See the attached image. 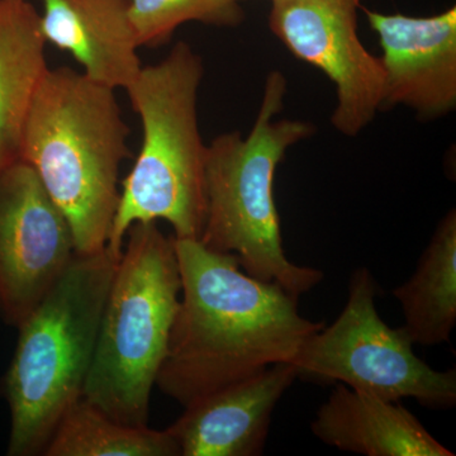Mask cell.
Instances as JSON below:
<instances>
[{
  "label": "cell",
  "instance_id": "obj_1",
  "mask_svg": "<svg viewBox=\"0 0 456 456\" xmlns=\"http://www.w3.org/2000/svg\"><path fill=\"white\" fill-rule=\"evenodd\" d=\"M182 293L156 386L183 407L279 362H293L325 326L301 316L298 299L251 277L235 255L176 240Z\"/></svg>",
  "mask_w": 456,
  "mask_h": 456
},
{
  "label": "cell",
  "instance_id": "obj_2",
  "mask_svg": "<svg viewBox=\"0 0 456 456\" xmlns=\"http://www.w3.org/2000/svg\"><path fill=\"white\" fill-rule=\"evenodd\" d=\"M128 137L116 89L66 66L47 69L27 116L20 161L64 213L77 254L107 248Z\"/></svg>",
  "mask_w": 456,
  "mask_h": 456
},
{
  "label": "cell",
  "instance_id": "obj_3",
  "mask_svg": "<svg viewBox=\"0 0 456 456\" xmlns=\"http://www.w3.org/2000/svg\"><path fill=\"white\" fill-rule=\"evenodd\" d=\"M118 260L107 248L75 255L17 327L16 350L2 379L11 415L9 456L44 455L60 419L82 397Z\"/></svg>",
  "mask_w": 456,
  "mask_h": 456
},
{
  "label": "cell",
  "instance_id": "obj_4",
  "mask_svg": "<svg viewBox=\"0 0 456 456\" xmlns=\"http://www.w3.org/2000/svg\"><path fill=\"white\" fill-rule=\"evenodd\" d=\"M202 57L179 41L126 89L142 126V143L122 182L107 248L121 257L128 230L167 221L176 240H200L206 222L207 145L198 122Z\"/></svg>",
  "mask_w": 456,
  "mask_h": 456
},
{
  "label": "cell",
  "instance_id": "obj_5",
  "mask_svg": "<svg viewBox=\"0 0 456 456\" xmlns=\"http://www.w3.org/2000/svg\"><path fill=\"white\" fill-rule=\"evenodd\" d=\"M285 93L284 75L273 71L250 134L244 139L240 132H227L207 145V212L200 241L235 255L248 275L274 281L299 298L322 281L323 273L288 259L273 188L287 150L316 130L310 122L275 119Z\"/></svg>",
  "mask_w": 456,
  "mask_h": 456
},
{
  "label": "cell",
  "instance_id": "obj_6",
  "mask_svg": "<svg viewBox=\"0 0 456 456\" xmlns=\"http://www.w3.org/2000/svg\"><path fill=\"white\" fill-rule=\"evenodd\" d=\"M180 293L174 236L165 235L158 222L134 224L117 263L83 391L116 421L147 426Z\"/></svg>",
  "mask_w": 456,
  "mask_h": 456
},
{
  "label": "cell",
  "instance_id": "obj_7",
  "mask_svg": "<svg viewBox=\"0 0 456 456\" xmlns=\"http://www.w3.org/2000/svg\"><path fill=\"white\" fill-rule=\"evenodd\" d=\"M377 281L367 268L351 274L344 310L310 336L293 364L298 378L341 383L386 401L413 398L431 410L456 403V371L436 370L413 351L403 327L392 329L378 314Z\"/></svg>",
  "mask_w": 456,
  "mask_h": 456
},
{
  "label": "cell",
  "instance_id": "obj_8",
  "mask_svg": "<svg viewBox=\"0 0 456 456\" xmlns=\"http://www.w3.org/2000/svg\"><path fill=\"white\" fill-rule=\"evenodd\" d=\"M362 0H272L269 28L293 56L331 80L338 103L332 126L354 137L382 110L384 70L380 57L358 35Z\"/></svg>",
  "mask_w": 456,
  "mask_h": 456
},
{
  "label": "cell",
  "instance_id": "obj_9",
  "mask_svg": "<svg viewBox=\"0 0 456 456\" xmlns=\"http://www.w3.org/2000/svg\"><path fill=\"white\" fill-rule=\"evenodd\" d=\"M77 250L70 224L23 161L0 174V318L25 321Z\"/></svg>",
  "mask_w": 456,
  "mask_h": 456
},
{
  "label": "cell",
  "instance_id": "obj_10",
  "mask_svg": "<svg viewBox=\"0 0 456 456\" xmlns=\"http://www.w3.org/2000/svg\"><path fill=\"white\" fill-rule=\"evenodd\" d=\"M379 37L382 110L403 106L430 121L456 107V8L431 17L383 14L364 8Z\"/></svg>",
  "mask_w": 456,
  "mask_h": 456
},
{
  "label": "cell",
  "instance_id": "obj_11",
  "mask_svg": "<svg viewBox=\"0 0 456 456\" xmlns=\"http://www.w3.org/2000/svg\"><path fill=\"white\" fill-rule=\"evenodd\" d=\"M297 378L293 362H279L184 407L167 428L180 456L261 455L273 412Z\"/></svg>",
  "mask_w": 456,
  "mask_h": 456
},
{
  "label": "cell",
  "instance_id": "obj_12",
  "mask_svg": "<svg viewBox=\"0 0 456 456\" xmlns=\"http://www.w3.org/2000/svg\"><path fill=\"white\" fill-rule=\"evenodd\" d=\"M36 2L42 7V37L70 53L89 79L116 90L136 79L142 64L127 0Z\"/></svg>",
  "mask_w": 456,
  "mask_h": 456
},
{
  "label": "cell",
  "instance_id": "obj_13",
  "mask_svg": "<svg viewBox=\"0 0 456 456\" xmlns=\"http://www.w3.org/2000/svg\"><path fill=\"white\" fill-rule=\"evenodd\" d=\"M314 436L365 456H454L399 402L336 383L311 424Z\"/></svg>",
  "mask_w": 456,
  "mask_h": 456
},
{
  "label": "cell",
  "instance_id": "obj_14",
  "mask_svg": "<svg viewBox=\"0 0 456 456\" xmlns=\"http://www.w3.org/2000/svg\"><path fill=\"white\" fill-rule=\"evenodd\" d=\"M40 13L28 0H0V174L20 161L33 95L46 73Z\"/></svg>",
  "mask_w": 456,
  "mask_h": 456
},
{
  "label": "cell",
  "instance_id": "obj_15",
  "mask_svg": "<svg viewBox=\"0 0 456 456\" xmlns=\"http://www.w3.org/2000/svg\"><path fill=\"white\" fill-rule=\"evenodd\" d=\"M413 345L446 344L456 325V212L435 230L412 277L393 290Z\"/></svg>",
  "mask_w": 456,
  "mask_h": 456
},
{
  "label": "cell",
  "instance_id": "obj_16",
  "mask_svg": "<svg viewBox=\"0 0 456 456\" xmlns=\"http://www.w3.org/2000/svg\"><path fill=\"white\" fill-rule=\"evenodd\" d=\"M45 456H180L170 431L116 421L83 395L66 411Z\"/></svg>",
  "mask_w": 456,
  "mask_h": 456
},
{
  "label": "cell",
  "instance_id": "obj_17",
  "mask_svg": "<svg viewBox=\"0 0 456 456\" xmlns=\"http://www.w3.org/2000/svg\"><path fill=\"white\" fill-rule=\"evenodd\" d=\"M127 4L139 46L149 49L169 44L184 23L237 27L245 20L239 0H127Z\"/></svg>",
  "mask_w": 456,
  "mask_h": 456
},
{
  "label": "cell",
  "instance_id": "obj_18",
  "mask_svg": "<svg viewBox=\"0 0 456 456\" xmlns=\"http://www.w3.org/2000/svg\"><path fill=\"white\" fill-rule=\"evenodd\" d=\"M239 2H241V0H239Z\"/></svg>",
  "mask_w": 456,
  "mask_h": 456
}]
</instances>
